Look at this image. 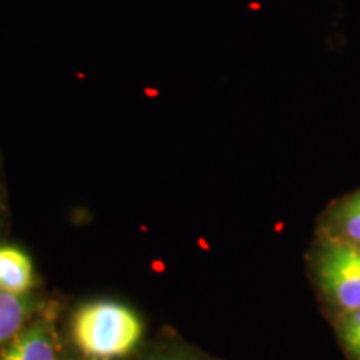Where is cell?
<instances>
[{
	"mask_svg": "<svg viewBox=\"0 0 360 360\" xmlns=\"http://www.w3.org/2000/svg\"><path fill=\"white\" fill-rule=\"evenodd\" d=\"M141 317L127 305L96 300L80 307L72 321V337L90 360H119L132 354L142 340Z\"/></svg>",
	"mask_w": 360,
	"mask_h": 360,
	"instance_id": "1",
	"label": "cell"
},
{
	"mask_svg": "<svg viewBox=\"0 0 360 360\" xmlns=\"http://www.w3.org/2000/svg\"><path fill=\"white\" fill-rule=\"evenodd\" d=\"M319 277L326 294L342 309H360V252L349 244H334L323 250Z\"/></svg>",
	"mask_w": 360,
	"mask_h": 360,
	"instance_id": "2",
	"label": "cell"
},
{
	"mask_svg": "<svg viewBox=\"0 0 360 360\" xmlns=\"http://www.w3.org/2000/svg\"><path fill=\"white\" fill-rule=\"evenodd\" d=\"M32 285L34 265L29 255L17 247H0V292L25 295Z\"/></svg>",
	"mask_w": 360,
	"mask_h": 360,
	"instance_id": "3",
	"label": "cell"
},
{
	"mask_svg": "<svg viewBox=\"0 0 360 360\" xmlns=\"http://www.w3.org/2000/svg\"><path fill=\"white\" fill-rule=\"evenodd\" d=\"M0 360H57L56 345L47 328L34 326L12 342Z\"/></svg>",
	"mask_w": 360,
	"mask_h": 360,
	"instance_id": "4",
	"label": "cell"
},
{
	"mask_svg": "<svg viewBox=\"0 0 360 360\" xmlns=\"http://www.w3.org/2000/svg\"><path fill=\"white\" fill-rule=\"evenodd\" d=\"M29 314L25 295L0 292V344L17 335Z\"/></svg>",
	"mask_w": 360,
	"mask_h": 360,
	"instance_id": "5",
	"label": "cell"
},
{
	"mask_svg": "<svg viewBox=\"0 0 360 360\" xmlns=\"http://www.w3.org/2000/svg\"><path fill=\"white\" fill-rule=\"evenodd\" d=\"M342 337H344L345 347L349 349V352L360 359V309L350 312L349 317L345 319Z\"/></svg>",
	"mask_w": 360,
	"mask_h": 360,
	"instance_id": "6",
	"label": "cell"
}]
</instances>
